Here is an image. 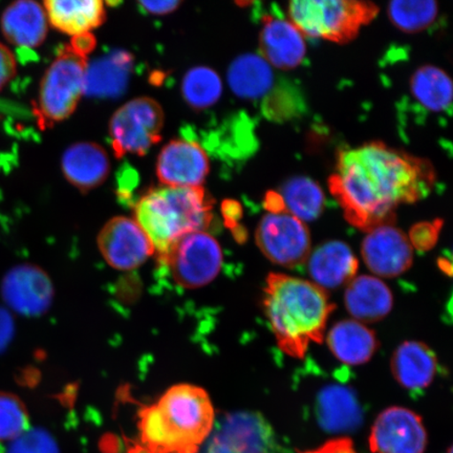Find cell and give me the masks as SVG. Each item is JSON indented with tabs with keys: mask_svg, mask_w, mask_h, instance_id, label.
<instances>
[{
	"mask_svg": "<svg viewBox=\"0 0 453 453\" xmlns=\"http://www.w3.org/2000/svg\"><path fill=\"white\" fill-rule=\"evenodd\" d=\"M328 182L348 222L370 232L393 225L400 205L426 197L435 173L427 160L372 142L340 152Z\"/></svg>",
	"mask_w": 453,
	"mask_h": 453,
	"instance_id": "cell-1",
	"label": "cell"
},
{
	"mask_svg": "<svg viewBox=\"0 0 453 453\" xmlns=\"http://www.w3.org/2000/svg\"><path fill=\"white\" fill-rule=\"evenodd\" d=\"M264 307L279 348L302 359L310 342H324L328 317L336 305L313 281L271 273L264 288Z\"/></svg>",
	"mask_w": 453,
	"mask_h": 453,
	"instance_id": "cell-2",
	"label": "cell"
},
{
	"mask_svg": "<svg viewBox=\"0 0 453 453\" xmlns=\"http://www.w3.org/2000/svg\"><path fill=\"white\" fill-rule=\"evenodd\" d=\"M208 394L190 384L170 388L157 403L140 412V430L151 453H195L212 432Z\"/></svg>",
	"mask_w": 453,
	"mask_h": 453,
	"instance_id": "cell-3",
	"label": "cell"
},
{
	"mask_svg": "<svg viewBox=\"0 0 453 453\" xmlns=\"http://www.w3.org/2000/svg\"><path fill=\"white\" fill-rule=\"evenodd\" d=\"M212 209L213 202L203 187L161 186L135 203L134 220L161 257L183 236L206 231Z\"/></svg>",
	"mask_w": 453,
	"mask_h": 453,
	"instance_id": "cell-4",
	"label": "cell"
},
{
	"mask_svg": "<svg viewBox=\"0 0 453 453\" xmlns=\"http://www.w3.org/2000/svg\"><path fill=\"white\" fill-rule=\"evenodd\" d=\"M288 12L303 36L344 43L375 19L379 8L358 0H297L288 4Z\"/></svg>",
	"mask_w": 453,
	"mask_h": 453,
	"instance_id": "cell-5",
	"label": "cell"
},
{
	"mask_svg": "<svg viewBox=\"0 0 453 453\" xmlns=\"http://www.w3.org/2000/svg\"><path fill=\"white\" fill-rule=\"evenodd\" d=\"M88 57L66 45L45 71L39 88L35 113L39 127H50L66 120L84 95Z\"/></svg>",
	"mask_w": 453,
	"mask_h": 453,
	"instance_id": "cell-6",
	"label": "cell"
},
{
	"mask_svg": "<svg viewBox=\"0 0 453 453\" xmlns=\"http://www.w3.org/2000/svg\"><path fill=\"white\" fill-rule=\"evenodd\" d=\"M165 116L155 99L140 97L130 100L113 113L110 135L113 154L143 156L162 138Z\"/></svg>",
	"mask_w": 453,
	"mask_h": 453,
	"instance_id": "cell-7",
	"label": "cell"
},
{
	"mask_svg": "<svg viewBox=\"0 0 453 453\" xmlns=\"http://www.w3.org/2000/svg\"><path fill=\"white\" fill-rule=\"evenodd\" d=\"M178 286L197 288L209 285L223 265L219 243L207 231L187 234L158 257Z\"/></svg>",
	"mask_w": 453,
	"mask_h": 453,
	"instance_id": "cell-8",
	"label": "cell"
},
{
	"mask_svg": "<svg viewBox=\"0 0 453 453\" xmlns=\"http://www.w3.org/2000/svg\"><path fill=\"white\" fill-rule=\"evenodd\" d=\"M255 240L265 257L281 267H298L307 262L311 254L307 225L288 212L265 214Z\"/></svg>",
	"mask_w": 453,
	"mask_h": 453,
	"instance_id": "cell-9",
	"label": "cell"
},
{
	"mask_svg": "<svg viewBox=\"0 0 453 453\" xmlns=\"http://www.w3.org/2000/svg\"><path fill=\"white\" fill-rule=\"evenodd\" d=\"M207 453H290L277 441L273 429L257 412L229 413L209 440Z\"/></svg>",
	"mask_w": 453,
	"mask_h": 453,
	"instance_id": "cell-10",
	"label": "cell"
},
{
	"mask_svg": "<svg viewBox=\"0 0 453 453\" xmlns=\"http://www.w3.org/2000/svg\"><path fill=\"white\" fill-rule=\"evenodd\" d=\"M0 296L9 310L31 319L47 313L53 303L55 291L44 270L36 265L20 264L3 277Z\"/></svg>",
	"mask_w": 453,
	"mask_h": 453,
	"instance_id": "cell-11",
	"label": "cell"
},
{
	"mask_svg": "<svg viewBox=\"0 0 453 453\" xmlns=\"http://www.w3.org/2000/svg\"><path fill=\"white\" fill-rule=\"evenodd\" d=\"M102 257L113 269L129 271L143 265L155 252L149 236L134 219L113 218L100 231Z\"/></svg>",
	"mask_w": 453,
	"mask_h": 453,
	"instance_id": "cell-12",
	"label": "cell"
},
{
	"mask_svg": "<svg viewBox=\"0 0 453 453\" xmlns=\"http://www.w3.org/2000/svg\"><path fill=\"white\" fill-rule=\"evenodd\" d=\"M427 434L422 418L404 407H389L378 416L372 428L373 453H423Z\"/></svg>",
	"mask_w": 453,
	"mask_h": 453,
	"instance_id": "cell-13",
	"label": "cell"
},
{
	"mask_svg": "<svg viewBox=\"0 0 453 453\" xmlns=\"http://www.w3.org/2000/svg\"><path fill=\"white\" fill-rule=\"evenodd\" d=\"M211 170L205 150L196 141L175 139L163 147L156 172L162 186L202 187Z\"/></svg>",
	"mask_w": 453,
	"mask_h": 453,
	"instance_id": "cell-14",
	"label": "cell"
},
{
	"mask_svg": "<svg viewBox=\"0 0 453 453\" xmlns=\"http://www.w3.org/2000/svg\"><path fill=\"white\" fill-rule=\"evenodd\" d=\"M367 268L378 276L393 279L411 267L413 248L403 231L393 225L368 232L361 247Z\"/></svg>",
	"mask_w": 453,
	"mask_h": 453,
	"instance_id": "cell-15",
	"label": "cell"
},
{
	"mask_svg": "<svg viewBox=\"0 0 453 453\" xmlns=\"http://www.w3.org/2000/svg\"><path fill=\"white\" fill-rule=\"evenodd\" d=\"M259 48L260 56L280 70L296 69L307 54L303 33L290 19L273 15L264 16Z\"/></svg>",
	"mask_w": 453,
	"mask_h": 453,
	"instance_id": "cell-16",
	"label": "cell"
},
{
	"mask_svg": "<svg viewBox=\"0 0 453 453\" xmlns=\"http://www.w3.org/2000/svg\"><path fill=\"white\" fill-rule=\"evenodd\" d=\"M0 30L5 41L16 47L38 48L49 32L43 5L33 0H19L9 4L0 17Z\"/></svg>",
	"mask_w": 453,
	"mask_h": 453,
	"instance_id": "cell-17",
	"label": "cell"
},
{
	"mask_svg": "<svg viewBox=\"0 0 453 453\" xmlns=\"http://www.w3.org/2000/svg\"><path fill=\"white\" fill-rule=\"evenodd\" d=\"M61 169L72 185L88 191L105 182L111 172V160L104 147L81 142L67 147L61 157Z\"/></svg>",
	"mask_w": 453,
	"mask_h": 453,
	"instance_id": "cell-18",
	"label": "cell"
},
{
	"mask_svg": "<svg viewBox=\"0 0 453 453\" xmlns=\"http://www.w3.org/2000/svg\"><path fill=\"white\" fill-rule=\"evenodd\" d=\"M316 413L321 428L333 434L353 432L364 418L354 390L339 384H331L320 390Z\"/></svg>",
	"mask_w": 453,
	"mask_h": 453,
	"instance_id": "cell-19",
	"label": "cell"
},
{
	"mask_svg": "<svg viewBox=\"0 0 453 453\" xmlns=\"http://www.w3.org/2000/svg\"><path fill=\"white\" fill-rule=\"evenodd\" d=\"M309 273L317 286L335 288L349 283L358 271V259L347 243L333 241L324 243L311 253Z\"/></svg>",
	"mask_w": 453,
	"mask_h": 453,
	"instance_id": "cell-20",
	"label": "cell"
},
{
	"mask_svg": "<svg viewBox=\"0 0 453 453\" xmlns=\"http://www.w3.org/2000/svg\"><path fill=\"white\" fill-rule=\"evenodd\" d=\"M43 8L49 24L73 37L92 34L106 19L101 0H48Z\"/></svg>",
	"mask_w": 453,
	"mask_h": 453,
	"instance_id": "cell-21",
	"label": "cell"
},
{
	"mask_svg": "<svg viewBox=\"0 0 453 453\" xmlns=\"http://www.w3.org/2000/svg\"><path fill=\"white\" fill-rule=\"evenodd\" d=\"M344 303L349 313L359 322H377L390 313L394 297L382 280L362 275L349 283Z\"/></svg>",
	"mask_w": 453,
	"mask_h": 453,
	"instance_id": "cell-22",
	"label": "cell"
},
{
	"mask_svg": "<svg viewBox=\"0 0 453 453\" xmlns=\"http://www.w3.org/2000/svg\"><path fill=\"white\" fill-rule=\"evenodd\" d=\"M437 357L426 344L406 342L395 350L392 372L396 381L407 389L429 387L437 372Z\"/></svg>",
	"mask_w": 453,
	"mask_h": 453,
	"instance_id": "cell-23",
	"label": "cell"
},
{
	"mask_svg": "<svg viewBox=\"0 0 453 453\" xmlns=\"http://www.w3.org/2000/svg\"><path fill=\"white\" fill-rule=\"evenodd\" d=\"M326 342L334 356L349 365L366 364L378 349L375 333L357 320L338 322L328 332Z\"/></svg>",
	"mask_w": 453,
	"mask_h": 453,
	"instance_id": "cell-24",
	"label": "cell"
},
{
	"mask_svg": "<svg viewBox=\"0 0 453 453\" xmlns=\"http://www.w3.org/2000/svg\"><path fill=\"white\" fill-rule=\"evenodd\" d=\"M133 58L127 52H115L88 65L84 94L97 97H117L122 94L132 72Z\"/></svg>",
	"mask_w": 453,
	"mask_h": 453,
	"instance_id": "cell-25",
	"label": "cell"
},
{
	"mask_svg": "<svg viewBox=\"0 0 453 453\" xmlns=\"http://www.w3.org/2000/svg\"><path fill=\"white\" fill-rule=\"evenodd\" d=\"M229 87L246 100L267 97L274 85V73L262 56L243 54L232 62L228 70Z\"/></svg>",
	"mask_w": 453,
	"mask_h": 453,
	"instance_id": "cell-26",
	"label": "cell"
},
{
	"mask_svg": "<svg viewBox=\"0 0 453 453\" xmlns=\"http://www.w3.org/2000/svg\"><path fill=\"white\" fill-rule=\"evenodd\" d=\"M411 90L412 97L426 111L440 113L451 110V79L440 67L425 65L413 73Z\"/></svg>",
	"mask_w": 453,
	"mask_h": 453,
	"instance_id": "cell-27",
	"label": "cell"
},
{
	"mask_svg": "<svg viewBox=\"0 0 453 453\" xmlns=\"http://www.w3.org/2000/svg\"><path fill=\"white\" fill-rule=\"evenodd\" d=\"M280 196L285 211L303 223L319 219L324 211V191L319 184L307 177H296L287 180Z\"/></svg>",
	"mask_w": 453,
	"mask_h": 453,
	"instance_id": "cell-28",
	"label": "cell"
},
{
	"mask_svg": "<svg viewBox=\"0 0 453 453\" xmlns=\"http://www.w3.org/2000/svg\"><path fill=\"white\" fill-rule=\"evenodd\" d=\"M182 94L191 109L206 110L217 104L223 94V82L211 67L197 66L187 72Z\"/></svg>",
	"mask_w": 453,
	"mask_h": 453,
	"instance_id": "cell-29",
	"label": "cell"
},
{
	"mask_svg": "<svg viewBox=\"0 0 453 453\" xmlns=\"http://www.w3.org/2000/svg\"><path fill=\"white\" fill-rule=\"evenodd\" d=\"M439 13L434 0H395L388 4L393 24L405 33H418L432 26Z\"/></svg>",
	"mask_w": 453,
	"mask_h": 453,
	"instance_id": "cell-30",
	"label": "cell"
},
{
	"mask_svg": "<svg viewBox=\"0 0 453 453\" xmlns=\"http://www.w3.org/2000/svg\"><path fill=\"white\" fill-rule=\"evenodd\" d=\"M30 429V418L19 395L0 392V441H14Z\"/></svg>",
	"mask_w": 453,
	"mask_h": 453,
	"instance_id": "cell-31",
	"label": "cell"
},
{
	"mask_svg": "<svg viewBox=\"0 0 453 453\" xmlns=\"http://www.w3.org/2000/svg\"><path fill=\"white\" fill-rule=\"evenodd\" d=\"M8 453H59L58 445L47 430L28 429L12 441Z\"/></svg>",
	"mask_w": 453,
	"mask_h": 453,
	"instance_id": "cell-32",
	"label": "cell"
},
{
	"mask_svg": "<svg viewBox=\"0 0 453 453\" xmlns=\"http://www.w3.org/2000/svg\"><path fill=\"white\" fill-rule=\"evenodd\" d=\"M441 226L440 220H435L434 223H421L412 226L409 239L411 246L421 251L429 250L438 241Z\"/></svg>",
	"mask_w": 453,
	"mask_h": 453,
	"instance_id": "cell-33",
	"label": "cell"
},
{
	"mask_svg": "<svg viewBox=\"0 0 453 453\" xmlns=\"http://www.w3.org/2000/svg\"><path fill=\"white\" fill-rule=\"evenodd\" d=\"M16 72L17 64L12 50L0 42V92L13 81Z\"/></svg>",
	"mask_w": 453,
	"mask_h": 453,
	"instance_id": "cell-34",
	"label": "cell"
},
{
	"mask_svg": "<svg viewBox=\"0 0 453 453\" xmlns=\"http://www.w3.org/2000/svg\"><path fill=\"white\" fill-rule=\"evenodd\" d=\"M15 336V322L8 309L0 307V354L9 348Z\"/></svg>",
	"mask_w": 453,
	"mask_h": 453,
	"instance_id": "cell-35",
	"label": "cell"
},
{
	"mask_svg": "<svg viewBox=\"0 0 453 453\" xmlns=\"http://www.w3.org/2000/svg\"><path fill=\"white\" fill-rule=\"evenodd\" d=\"M304 453H357L352 441L349 439H338L327 441L319 449Z\"/></svg>",
	"mask_w": 453,
	"mask_h": 453,
	"instance_id": "cell-36",
	"label": "cell"
},
{
	"mask_svg": "<svg viewBox=\"0 0 453 453\" xmlns=\"http://www.w3.org/2000/svg\"><path fill=\"white\" fill-rule=\"evenodd\" d=\"M180 2H141L140 5L147 12L154 15H166L173 12V11L177 10Z\"/></svg>",
	"mask_w": 453,
	"mask_h": 453,
	"instance_id": "cell-37",
	"label": "cell"
},
{
	"mask_svg": "<svg viewBox=\"0 0 453 453\" xmlns=\"http://www.w3.org/2000/svg\"><path fill=\"white\" fill-rule=\"evenodd\" d=\"M71 48L76 52L85 57L92 52L96 45V39L93 34H84V35L73 37Z\"/></svg>",
	"mask_w": 453,
	"mask_h": 453,
	"instance_id": "cell-38",
	"label": "cell"
},
{
	"mask_svg": "<svg viewBox=\"0 0 453 453\" xmlns=\"http://www.w3.org/2000/svg\"><path fill=\"white\" fill-rule=\"evenodd\" d=\"M449 453H452V449H449Z\"/></svg>",
	"mask_w": 453,
	"mask_h": 453,
	"instance_id": "cell-39",
	"label": "cell"
}]
</instances>
